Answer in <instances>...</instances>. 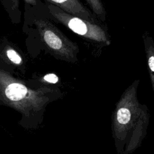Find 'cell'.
I'll use <instances>...</instances> for the list:
<instances>
[{
	"instance_id": "cell-3",
	"label": "cell",
	"mask_w": 154,
	"mask_h": 154,
	"mask_svg": "<svg viewBox=\"0 0 154 154\" xmlns=\"http://www.w3.org/2000/svg\"><path fill=\"white\" fill-rule=\"evenodd\" d=\"M34 23L43 44L53 56L70 63L78 62L79 48L76 43L67 37L49 20L38 19Z\"/></svg>"
},
{
	"instance_id": "cell-2",
	"label": "cell",
	"mask_w": 154,
	"mask_h": 154,
	"mask_svg": "<svg viewBox=\"0 0 154 154\" xmlns=\"http://www.w3.org/2000/svg\"><path fill=\"white\" fill-rule=\"evenodd\" d=\"M63 96L55 87L31 88L0 69V105L20 114L19 125L28 130L38 129L44 120L47 106Z\"/></svg>"
},
{
	"instance_id": "cell-5",
	"label": "cell",
	"mask_w": 154,
	"mask_h": 154,
	"mask_svg": "<svg viewBox=\"0 0 154 154\" xmlns=\"http://www.w3.org/2000/svg\"><path fill=\"white\" fill-rule=\"evenodd\" d=\"M49 4L60 8L67 13L91 22H97L95 16L79 0H45Z\"/></svg>"
},
{
	"instance_id": "cell-10",
	"label": "cell",
	"mask_w": 154,
	"mask_h": 154,
	"mask_svg": "<svg viewBox=\"0 0 154 154\" xmlns=\"http://www.w3.org/2000/svg\"><path fill=\"white\" fill-rule=\"evenodd\" d=\"M26 3L34 5L36 4V0H24Z\"/></svg>"
},
{
	"instance_id": "cell-7",
	"label": "cell",
	"mask_w": 154,
	"mask_h": 154,
	"mask_svg": "<svg viewBox=\"0 0 154 154\" xmlns=\"http://www.w3.org/2000/svg\"><path fill=\"white\" fill-rule=\"evenodd\" d=\"M89 7L92 10L95 17L102 22L106 19V11L102 0H85Z\"/></svg>"
},
{
	"instance_id": "cell-4",
	"label": "cell",
	"mask_w": 154,
	"mask_h": 154,
	"mask_svg": "<svg viewBox=\"0 0 154 154\" xmlns=\"http://www.w3.org/2000/svg\"><path fill=\"white\" fill-rule=\"evenodd\" d=\"M48 9L55 20L79 37L94 43L110 45L111 40L107 30L97 22L73 16L54 5L49 4Z\"/></svg>"
},
{
	"instance_id": "cell-8",
	"label": "cell",
	"mask_w": 154,
	"mask_h": 154,
	"mask_svg": "<svg viewBox=\"0 0 154 154\" xmlns=\"http://www.w3.org/2000/svg\"><path fill=\"white\" fill-rule=\"evenodd\" d=\"M6 53L8 59L14 64H20L22 63V58L20 56L15 50L9 48L7 50Z\"/></svg>"
},
{
	"instance_id": "cell-6",
	"label": "cell",
	"mask_w": 154,
	"mask_h": 154,
	"mask_svg": "<svg viewBox=\"0 0 154 154\" xmlns=\"http://www.w3.org/2000/svg\"><path fill=\"white\" fill-rule=\"evenodd\" d=\"M148 72L152 88L154 93V41L148 32H144L143 36Z\"/></svg>"
},
{
	"instance_id": "cell-11",
	"label": "cell",
	"mask_w": 154,
	"mask_h": 154,
	"mask_svg": "<svg viewBox=\"0 0 154 154\" xmlns=\"http://www.w3.org/2000/svg\"><path fill=\"white\" fill-rule=\"evenodd\" d=\"M153 154H154V153H153Z\"/></svg>"
},
{
	"instance_id": "cell-1",
	"label": "cell",
	"mask_w": 154,
	"mask_h": 154,
	"mask_svg": "<svg viewBox=\"0 0 154 154\" xmlns=\"http://www.w3.org/2000/svg\"><path fill=\"white\" fill-rule=\"evenodd\" d=\"M139 79L122 93L111 115V132L118 154H132L142 144L149 123L150 112L137 96Z\"/></svg>"
},
{
	"instance_id": "cell-9",
	"label": "cell",
	"mask_w": 154,
	"mask_h": 154,
	"mask_svg": "<svg viewBox=\"0 0 154 154\" xmlns=\"http://www.w3.org/2000/svg\"><path fill=\"white\" fill-rule=\"evenodd\" d=\"M43 80L50 84H57L59 81L58 76L55 73H48L43 76Z\"/></svg>"
}]
</instances>
